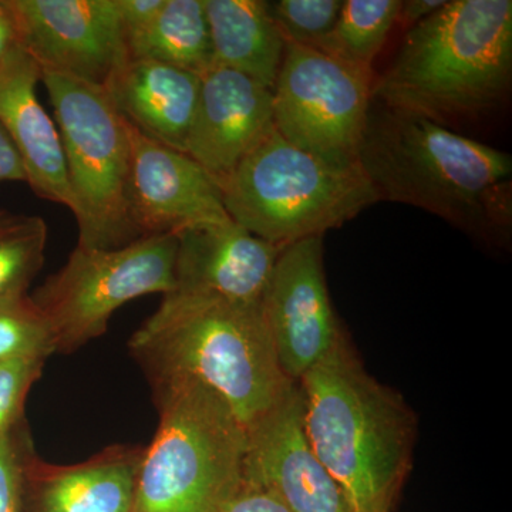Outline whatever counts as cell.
<instances>
[{"instance_id":"cell-1","label":"cell","mask_w":512,"mask_h":512,"mask_svg":"<svg viewBox=\"0 0 512 512\" xmlns=\"http://www.w3.org/2000/svg\"><path fill=\"white\" fill-rule=\"evenodd\" d=\"M357 165L379 201L431 212L487 242L512 227V157L372 99Z\"/></svg>"},{"instance_id":"cell-2","label":"cell","mask_w":512,"mask_h":512,"mask_svg":"<svg viewBox=\"0 0 512 512\" xmlns=\"http://www.w3.org/2000/svg\"><path fill=\"white\" fill-rule=\"evenodd\" d=\"M316 456L355 512H392L413 467L417 417L363 366L348 336L299 380Z\"/></svg>"},{"instance_id":"cell-3","label":"cell","mask_w":512,"mask_h":512,"mask_svg":"<svg viewBox=\"0 0 512 512\" xmlns=\"http://www.w3.org/2000/svg\"><path fill=\"white\" fill-rule=\"evenodd\" d=\"M130 350L150 382L197 380L221 396L247 430L296 383L279 363L262 302L164 295Z\"/></svg>"},{"instance_id":"cell-4","label":"cell","mask_w":512,"mask_h":512,"mask_svg":"<svg viewBox=\"0 0 512 512\" xmlns=\"http://www.w3.org/2000/svg\"><path fill=\"white\" fill-rule=\"evenodd\" d=\"M511 79V0H447L407 30L372 99L444 126L494 110Z\"/></svg>"},{"instance_id":"cell-5","label":"cell","mask_w":512,"mask_h":512,"mask_svg":"<svg viewBox=\"0 0 512 512\" xmlns=\"http://www.w3.org/2000/svg\"><path fill=\"white\" fill-rule=\"evenodd\" d=\"M160 424L144 447L133 512H215L244 478L248 434L228 403L188 377L150 382Z\"/></svg>"},{"instance_id":"cell-6","label":"cell","mask_w":512,"mask_h":512,"mask_svg":"<svg viewBox=\"0 0 512 512\" xmlns=\"http://www.w3.org/2000/svg\"><path fill=\"white\" fill-rule=\"evenodd\" d=\"M220 188L229 218L279 247L323 237L379 201L359 167L325 163L274 123Z\"/></svg>"},{"instance_id":"cell-7","label":"cell","mask_w":512,"mask_h":512,"mask_svg":"<svg viewBox=\"0 0 512 512\" xmlns=\"http://www.w3.org/2000/svg\"><path fill=\"white\" fill-rule=\"evenodd\" d=\"M55 113L79 225V245L116 249L140 239L128 200L127 123L103 87L42 73Z\"/></svg>"},{"instance_id":"cell-8","label":"cell","mask_w":512,"mask_h":512,"mask_svg":"<svg viewBox=\"0 0 512 512\" xmlns=\"http://www.w3.org/2000/svg\"><path fill=\"white\" fill-rule=\"evenodd\" d=\"M177 238L150 235L116 249L77 245L66 264L30 296L43 313L56 352L70 353L103 335L121 306L174 289Z\"/></svg>"},{"instance_id":"cell-9","label":"cell","mask_w":512,"mask_h":512,"mask_svg":"<svg viewBox=\"0 0 512 512\" xmlns=\"http://www.w3.org/2000/svg\"><path fill=\"white\" fill-rule=\"evenodd\" d=\"M372 72L285 43L274 86V127L288 143L340 168L359 167Z\"/></svg>"},{"instance_id":"cell-10","label":"cell","mask_w":512,"mask_h":512,"mask_svg":"<svg viewBox=\"0 0 512 512\" xmlns=\"http://www.w3.org/2000/svg\"><path fill=\"white\" fill-rule=\"evenodd\" d=\"M19 45L42 73L103 87L130 59L117 0H6Z\"/></svg>"},{"instance_id":"cell-11","label":"cell","mask_w":512,"mask_h":512,"mask_svg":"<svg viewBox=\"0 0 512 512\" xmlns=\"http://www.w3.org/2000/svg\"><path fill=\"white\" fill-rule=\"evenodd\" d=\"M262 309L282 370L299 382L346 335L330 301L323 237L282 248Z\"/></svg>"},{"instance_id":"cell-12","label":"cell","mask_w":512,"mask_h":512,"mask_svg":"<svg viewBox=\"0 0 512 512\" xmlns=\"http://www.w3.org/2000/svg\"><path fill=\"white\" fill-rule=\"evenodd\" d=\"M247 434L245 480L271 491L286 510L355 512L309 443L298 383Z\"/></svg>"},{"instance_id":"cell-13","label":"cell","mask_w":512,"mask_h":512,"mask_svg":"<svg viewBox=\"0 0 512 512\" xmlns=\"http://www.w3.org/2000/svg\"><path fill=\"white\" fill-rule=\"evenodd\" d=\"M127 134L128 200L141 238L231 220L220 185L197 161L143 136L128 123Z\"/></svg>"},{"instance_id":"cell-14","label":"cell","mask_w":512,"mask_h":512,"mask_svg":"<svg viewBox=\"0 0 512 512\" xmlns=\"http://www.w3.org/2000/svg\"><path fill=\"white\" fill-rule=\"evenodd\" d=\"M174 235V295L262 302L284 248L255 237L232 220L185 228Z\"/></svg>"},{"instance_id":"cell-15","label":"cell","mask_w":512,"mask_h":512,"mask_svg":"<svg viewBox=\"0 0 512 512\" xmlns=\"http://www.w3.org/2000/svg\"><path fill=\"white\" fill-rule=\"evenodd\" d=\"M272 119L271 89L245 74L211 67L201 76L185 154L220 185L261 140Z\"/></svg>"},{"instance_id":"cell-16","label":"cell","mask_w":512,"mask_h":512,"mask_svg":"<svg viewBox=\"0 0 512 512\" xmlns=\"http://www.w3.org/2000/svg\"><path fill=\"white\" fill-rule=\"evenodd\" d=\"M144 447L113 446L83 463L53 466L29 444L23 456V512H133Z\"/></svg>"},{"instance_id":"cell-17","label":"cell","mask_w":512,"mask_h":512,"mask_svg":"<svg viewBox=\"0 0 512 512\" xmlns=\"http://www.w3.org/2000/svg\"><path fill=\"white\" fill-rule=\"evenodd\" d=\"M39 82L40 67L20 45L15 47L0 63V126L18 151L29 187L73 212L62 140L37 97Z\"/></svg>"},{"instance_id":"cell-18","label":"cell","mask_w":512,"mask_h":512,"mask_svg":"<svg viewBox=\"0 0 512 512\" xmlns=\"http://www.w3.org/2000/svg\"><path fill=\"white\" fill-rule=\"evenodd\" d=\"M103 90L131 127L185 153L200 99V74L156 60L130 57L111 74Z\"/></svg>"},{"instance_id":"cell-19","label":"cell","mask_w":512,"mask_h":512,"mask_svg":"<svg viewBox=\"0 0 512 512\" xmlns=\"http://www.w3.org/2000/svg\"><path fill=\"white\" fill-rule=\"evenodd\" d=\"M214 66L274 90L285 40L264 0H204Z\"/></svg>"},{"instance_id":"cell-20","label":"cell","mask_w":512,"mask_h":512,"mask_svg":"<svg viewBox=\"0 0 512 512\" xmlns=\"http://www.w3.org/2000/svg\"><path fill=\"white\" fill-rule=\"evenodd\" d=\"M127 46L133 59L156 60L202 76L214 67L204 0H165L153 25Z\"/></svg>"},{"instance_id":"cell-21","label":"cell","mask_w":512,"mask_h":512,"mask_svg":"<svg viewBox=\"0 0 512 512\" xmlns=\"http://www.w3.org/2000/svg\"><path fill=\"white\" fill-rule=\"evenodd\" d=\"M403 0H345L319 52L335 57L357 69L372 72L379 55L399 18Z\"/></svg>"},{"instance_id":"cell-22","label":"cell","mask_w":512,"mask_h":512,"mask_svg":"<svg viewBox=\"0 0 512 512\" xmlns=\"http://www.w3.org/2000/svg\"><path fill=\"white\" fill-rule=\"evenodd\" d=\"M47 237L43 218L0 210V299L28 292L45 261Z\"/></svg>"},{"instance_id":"cell-23","label":"cell","mask_w":512,"mask_h":512,"mask_svg":"<svg viewBox=\"0 0 512 512\" xmlns=\"http://www.w3.org/2000/svg\"><path fill=\"white\" fill-rule=\"evenodd\" d=\"M55 352L49 323L28 293L0 299V363L46 360Z\"/></svg>"},{"instance_id":"cell-24","label":"cell","mask_w":512,"mask_h":512,"mask_svg":"<svg viewBox=\"0 0 512 512\" xmlns=\"http://www.w3.org/2000/svg\"><path fill=\"white\" fill-rule=\"evenodd\" d=\"M342 3V0H278L269 2V9L285 43L318 49L335 26Z\"/></svg>"},{"instance_id":"cell-25","label":"cell","mask_w":512,"mask_h":512,"mask_svg":"<svg viewBox=\"0 0 512 512\" xmlns=\"http://www.w3.org/2000/svg\"><path fill=\"white\" fill-rule=\"evenodd\" d=\"M43 359L0 363V437L22 424L23 410L33 383L42 373Z\"/></svg>"},{"instance_id":"cell-26","label":"cell","mask_w":512,"mask_h":512,"mask_svg":"<svg viewBox=\"0 0 512 512\" xmlns=\"http://www.w3.org/2000/svg\"><path fill=\"white\" fill-rule=\"evenodd\" d=\"M29 444L22 424L0 437V512H23V456Z\"/></svg>"},{"instance_id":"cell-27","label":"cell","mask_w":512,"mask_h":512,"mask_svg":"<svg viewBox=\"0 0 512 512\" xmlns=\"http://www.w3.org/2000/svg\"><path fill=\"white\" fill-rule=\"evenodd\" d=\"M215 512H289L275 494L242 478L238 487Z\"/></svg>"},{"instance_id":"cell-28","label":"cell","mask_w":512,"mask_h":512,"mask_svg":"<svg viewBox=\"0 0 512 512\" xmlns=\"http://www.w3.org/2000/svg\"><path fill=\"white\" fill-rule=\"evenodd\" d=\"M164 3L165 0H117L127 45L153 25Z\"/></svg>"},{"instance_id":"cell-29","label":"cell","mask_w":512,"mask_h":512,"mask_svg":"<svg viewBox=\"0 0 512 512\" xmlns=\"http://www.w3.org/2000/svg\"><path fill=\"white\" fill-rule=\"evenodd\" d=\"M0 183H26L25 168L15 146L0 126Z\"/></svg>"},{"instance_id":"cell-30","label":"cell","mask_w":512,"mask_h":512,"mask_svg":"<svg viewBox=\"0 0 512 512\" xmlns=\"http://www.w3.org/2000/svg\"><path fill=\"white\" fill-rule=\"evenodd\" d=\"M446 3L447 0H406V2H402L397 22L406 26L407 30L412 29L434 15Z\"/></svg>"},{"instance_id":"cell-31","label":"cell","mask_w":512,"mask_h":512,"mask_svg":"<svg viewBox=\"0 0 512 512\" xmlns=\"http://www.w3.org/2000/svg\"><path fill=\"white\" fill-rule=\"evenodd\" d=\"M6 8H8V6H6ZM18 46L19 39L15 22H13L9 10H6L5 15L0 16V63Z\"/></svg>"},{"instance_id":"cell-32","label":"cell","mask_w":512,"mask_h":512,"mask_svg":"<svg viewBox=\"0 0 512 512\" xmlns=\"http://www.w3.org/2000/svg\"><path fill=\"white\" fill-rule=\"evenodd\" d=\"M6 10H8V8H6L5 0H0V16L5 15Z\"/></svg>"}]
</instances>
